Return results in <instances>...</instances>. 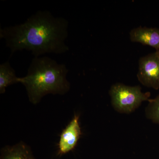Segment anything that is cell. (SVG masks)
<instances>
[{
	"instance_id": "1",
	"label": "cell",
	"mask_w": 159,
	"mask_h": 159,
	"mask_svg": "<svg viewBox=\"0 0 159 159\" xmlns=\"http://www.w3.org/2000/svg\"><path fill=\"white\" fill-rule=\"evenodd\" d=\"M68 28V21L64 18L40 10L22 24L1 29L0 38L5 40L11 54L23 50L31 51L34 57L61 54L69 50L66 43Z\"/></svg>"
},
{
	"instance_id": "2",
	"label": "cell",
	"mask_w": 159,
	"mask_h": 159,
	"mask_svg": "<svg viewBox=\"0 0 159 159\" xmlns=\"http://www.w3.org/2000/svg\"><path fill=\"white\" fill-rule=\"evenodd\" d=\"M68 72L65 65L51 57H34L27 75L19 77V81L25 88L29 101L35 105L46 95H65L70 91Z\"/></svg>"
},
{
	"instance_id": "3",
	"label": "cell",
	"mask_w": 159,
	"mask_h": 159,
	"mask_svg": "<svg viewBox=\"0 0 159 159\" xmlns=\"http://www.w3.org/2000/svg\"><path fill=\"white\" fill-rule=\"evenodd\" d=\"M112 106L118 112L129 114L132 112L142 102L150 99L149 92L143 93L140 86L125 85L116 83L109 91Z\"/></svg>"
},
{
	"instance_id": "4",
	"label": "cell",
	"mask_w": 159,
	"mask_h": 159,
	"mask_svg": "<svg viewBox=\"0 0 159 159\" xmlns=\"http://www.w3.org/2000/svg\"><path fill=\"white\" fill-rule=\"evenodd\" d=\"M137 78L146 87L159 89V51L139 59Z\"/></svg>"
},
{
	"instance_id": "5",
	"label": "cell",
	"mask_w": 159,
	"mask_h": 159,
	"mask_svg": "<svg viewBox=\"0 0 159 159\" xmlns=\"http://www.w3.org/2000/svg\"><path fill=\"white\" fill-rule=\"evenodd\" d=\"M79 120V116L75 115L63 130L58 142V155L68 153L76 147L81 134Z\"/></svg>"
},
{
	"instance_id": "6",
	"label": "cell",
	"mask_w": 159,
	"mask_h": 159,
	"mask_svg": "<svg viewBox=\"0 0 159 159\" xmlns=\"http://www.w3.org/2000/svg\"><path fill=\"white\" fill-rule=\"evenodd\" d=\"M129 37L133 42L139 43L150 46L159 51V29L142 26L135 28L129 32Z\"/></svg>"
},
{
	"instance_id": "7",
	"label": "cell",
	"mask_w": 159,
	"mask_h": 159,
	"mask_svg": "<svg viewBox=\"0 0 159 159\" xmlns=\"http://www.w3.org/2000/svg\"><path fill=\"white\" fill-rule=\"evenodd\" d=\"M0 159H36L30 146L22 142L5 146L1 151Z\"/></svg>"
},
{
	"instance_id": "8",
	"label": "cell",
	"mask_w": 159,
	"mask_h": 159,
	"mask_svg": "<svg viewBox=\"0 0 159 159\" xmlns=\"http://www.w3.org/2000/svg\"><path fill=\"white\" fill-rule=\"evenodd\" d=\"M19 77L9 61L0 65V93L4 94L9 86L19 83Z\"/></svg>"
},
{
	"instance_id": "9",
	"label": "cell",
	"mask_w": 159,
	"mask_h": 159,
	"mask_svg": "<svg viewBox=\"0 0 159 159\" xmlns=\"http://www.w3.org/2000/svg\"><path fill=\"white\" fill-rule=\"evenodd\" d=\"M145 115L147 119L159 125V93L154 99L148 100V105L145 109Z\"/></svg>"
}]
</instances>
